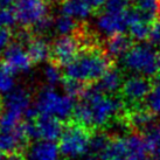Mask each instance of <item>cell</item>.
<instances>
[{
  "mask_svg": "<svg viewBox=\"0 0 160 160\" xmlns=\"http://www.w3.org/2000/svg\"><path fill=\"white\" fill-rule=\"evenodd\" d=\"M112 60L103 46H89L81 49L78 55L67 67H64V77L95 84L108 71L115 67Z\"/></svg>",
  "mask_w": 160,
  "mask_h": 160,
  "instance_id": "obj_1",
  "label": "cell"
},
{
  "mask_svg": "<svg viewBox=\"0 0 160 160\" xmlns=\"http://www.w3.org/2000/svg\"><path fill=\"white\" fill-rule=\"evenodd\" d=\"M92 132L72 119L66 122L63 133L58 139L61 157L66 160H80L82 157L88 154Z\"/></svg>",
  "mask_w": 160,
  "mask_h": 160,
  "instance_id": "obj_2",
  "label": "cell"
},
{
  "mask_svg": "<svg viewBox=\"0 0 160 160\" xmlns=\"http://www.w3.org/2000/svg\"><path fill=\"white\" fill-rule=\"evenodd\" d=\"M157 52L156 47L147 41L137 42L122 58L123 68L137 75L153 77L158 74L156 62Z\"/></svg>",
  "mask_w": 160,
  "mask_h": 160,
  "instance_id": "obj_3",
  "label": "cell"
},
{
  "mask_svg": "<svg viewBox=\"0 0 160 160\" xmlns=\"http://www.w3.org/2000/svg\"><path fill=\"white\" fill-rule=\"evenodd\" d=\"M76 103L68 95H60L52 87L41 89L36 96L35 108L40 115L52 116L62 122H68L72 117Z\"/></svg>",
  "mask_w": 160,
  "mask_h": 160,
  "instance_id": "obj_4",
  "label": "cell"
},
{
  "mask_svg": "<svg viewBox=\"0 0 160 160\" xmlns=\"http://www.w3.org/2000/svg\"><path fill=\"white\" fill-rule=\"evenodd\" d=\"M13 8L19 25L31 28L41 19L50 15V0H15Z\"/></svg>",
  "mask_w": 160,
  "mask_h": 160,
  "instance_id": "obj_5",
  "label": "cell"
},
{
  "mask_svg": "<svg viewBox=\"0 0 160 160\" xmlns=\"http://www.w3.org/2000/svg\"><path fill=\"white\" fill-rule=\"evenodd\" d=\"M151 89V77L133 74L128 78H125L119 92L120 97L124 102L125 109L144 104V101L150 93Z\"/></svg>",
  "mask_w": 160,
  "mask_h": 160,
  "instance_id": "obj_6",
  "label": "cell"
},
{
  "mask_svg": "<svg viewBox=\"0 0 160 160\" xmlns=\"http://www.w3.org/2000/svg\"><path fill=\"white\" fill-rule=\"evenodd\" d=\"M82 48V42L76 34L58 36L50 45L49 62L56 64L60 68L67 67L69 63L74 61Z\"/></svg>",
  "mask_w": 160,
  "mask_h": 160,
  "instance_id": "obj_7",
  "label": "cell"
},
{
  "mask_svg": "<svg viewBox=\"0 0 160 160\" xmlns=\"http://www.w3.org/2000/svg\"><path fill=\"white\" fill-rule=\"evenodd\" d=\"M0 62L13 75L29 70V68L33 64L26 47L22 43L14 40H12L7 48L1 53Z\"/></svg>",
  "mask_w": 160,
  "mask_h": 160,
  "instance_id": "obj_8",
  "label": "cell"
},
{
  "mask_svg": "<svg viewBox=\"0 0 160 160\" xmlns=\"http://www.w3.org/2000/svg\"><path fill=\"white\" fill-rule=\"evenodd\" d=\"M31 140L26 133L23 120L12 130H0V153L2 154H17L23 153Z\"/></svg>",
  "mask_w": 160,
  "mask_h": 160,
  "instance_id": "obj_9",
  "label": "cell"
},
{
  "mask_svg": "<svg viewBox=\"0 0 160 160\" xmlns=\"http://www.w3.org/2000/svg\"><path fill=\"white\" fill-rule=\"evenodd\" d=\"M128 11L123 13H108V12L98 13L96 20V32L98 35L104 38L105 40L109 36L125 33L126 28L129 27Z\"/></svg>",
  "mask_w": 160,
  "mask_h": 160,
  "instance_id": "obj_10",
  "label": "cell"
},
{
  "mask_svg": "<svg viewBox=\"0 0 160 160\" xmlns=\"http://www.w3.org/2000/svg\"><path fill=\"white\" fill-rule=\"evenodd\" d=\"M39 140L56 142L61 138L66 123L58 118L47 115H39L35 119Z\"/></svg>",
  "mask_w": 160,
  "mask_h": 160,
  "instance_id": "obj_11",
  "label": "cell"
},
{
  "mask_svg": "<svg viewBox=\"0 0 160 160\" xmlns=\"http://www.w3.org/2000/svg\"><path fill=\"white\" fill-rule=\"evenodd\" d=\"M26 160H60L61 153L55 142H32L22 153Z\"/></svg>",
  "mask_w": 160,
  "mask_h": 160,
  "instance_id": "obj_12",
  "label": "cell"
},
{
  "mask_svg": "<svg viewBox=\"0 0 160 160\" xmlns=\"http://www.w3.org/2000/svg\"><path fill=\"white\" fill-rule=\"evenodd\" d=\"M134 43L136 42L129 34L119 33V34L107 38L103 42V48L116 62L118 58H124V55L133 47Z\"/></svg>",
  "mask_w": 160,
  "mask_h": 160,
  "instance_id": "obj_13",
  "label": "cell"
},
{
  "mask_svg": "<svg viewBox=\"0 0 160 160\" xmlns=\"http://www.w3.org/2000/svg\"><path fill=\"white\" fill-rule=\"evenodd\" d=\"M4 110L15 112L20 116H25L26 111L31 108V95L26 89L18 88L13 89L6 93L4 98H1Z\"/></svg>",
  "mask_w": 160,
  "mask_h": 160,
  "instance_id": "obj_14",
  "label": "cell"
},
{
  "mask_svg": "<svg viewBox=\"0 0 160 160\" xmlns=\"http://www.w3.org/2000/svg\"><path fill=\"white\" fill-rule=\"evenodd\" d=\"M124 75L123 71L118 68L113 67L108 71L99 81H97L95 84H92L96 89L105 95H119L123 83H124Z\"/></svg>",
  "mask_w": 160,
  "mask_h": 160,
  "instance_id": "obj_15",
  "label": "cell"
},
{
  "mask_svg": "<svg viewBox=\"0 0 160 160\" xmlns=\"http://www.w3.org/2000/svg\"><path fill=\"white\" fill-rule=\"evenodd\" d=\"M61 13L75 19L77 21L84 22L95 12L84 0H61Z\"/></svg>",
  "mask_w": 160,
  "mask_h": 160,
  "instance_id": "obj_16",
  "label": "cell"
},
{
  "mask_svg": "<svg viewBox=\"0 0 160 160\" xmlns=\"http://www.w3.org/2000/svg\"><path fill=\"white\" fill-rule=\"evenodd\" d=\"M50 45L52 43H49L47 38L33 35L31 41L25 47H26L27 52L29 54V58H31L32 62L40 63L46 61V60H49V56H50Z\"/></svg>",
  "mask_w": 160,
  "mask_h": 160,
  "instance_id": "obj_17",
  "label": "cell"
},
{
  "mask_svg": "<svg viewBox=\"0 0 160 160\" xmlns=\"http://www.w3.org/2000/svg\"><path fill=\"white\" fill-rule=\"evenodd\" d=\"M134 9L142 21L152 23L160 18V0H137Z\"/></svg>",
  "mask_w": 160,
  "mask_h": 160,
  "instance_id": "obj_18",
  "label": "cell"
},
{
  "mask_svg": "<svg viewBox=\"0 0 160 160\" xmlns=\"http://www.w3.org/2000/svg\"><path fill=\"white\" fill-rule=\"evenodd\" d=\"M111 137L103 130H96L93 131L90 138L89 144V152L90 154H95V156L102 157V154L107 151L110 142H111Z\"/></svg>",
  "mask_w": 160,
  "mask_h": 160,
  "instance_id": "obj_19",
  "label": "cell"
},
{
  "mask_svg": "<svg viewBox=\"0 0 160 160\" xmlns=\"http://www.w3.org/2000/svg\"><path fill=\"white\" fill-rule=\"evenodd\" d=\"M81 21H77L75 19L70 18L64 14H60L55 18V23H54V32L58 34V36L64 35H72L78 31L81 26Z\"/></svg>",
  "mask_w": 160,
  "mask_h": 160,
  "instance_id": "obj_20",
  "label": "cell"
},
{
  "mask_svg": "<svg viewBox=\"0 0 160 160\" xmlns=\"http://www.w3.org/2000/svg\"><path fill=\"white\" fill-rule=\"evenodd\" d=\"M152 89L144 101V105L154 115L160 113V74L151 77Z\"/></svg>",
  "mask_w": 160,
  "mask_h": 160,
  "instance_id": "obj_21",
  "label": "cell"
},
{
  "mask_svg": "<svg viewBox=\"0 0 160 160\" xmlns=\"http://www.w3.org/2000/svg\"><path fill=\"white\" fill-rule=\"evenodd\" d=\"M150 31H151V23L145 22L142 20L133 21L129 26V35L133 39L134 42L147 41Z\"/></svg>",
  "mask_w": 160,
  "mask_h": 160,
  "instance_id": "obj_22",
  "label": "cell"
},
{
  "mask_svg": "<svg viewBox=\"0 0 160 160\" xmlns=\"http://www.w3.org/2000/svg\"><path fill=\"white\" fill-rule=\"evenodd\" d=\"M61 83L66 93L72 98H80L89 87V84H87L84 82L74 80V78H68V77H63Z\"/></svg>",
  "mask_w": 160,
  "mask_h": 160,
  "instance_id": "obj_23",
  "label": "cell"
},
{
  "mask_svg": "<svg viewBox=\"0 0 160 160\" xmlns=\"http://www.w3.org/2000/svg\"><path fill=\"white\" fill-rule=\"evenodd\" d=\"M43 75H45V78L47 81V83L49 84V87L53 88L54 85H56L58 83L62 82L63 77H62V72L60 70V67L54 64V63L49 62L47 66H46L45 70H43Z\"/></svg>",
  "mask_w": 160,
  "mask_h": 160,
  "instance_id": "obj_24",
  "label": "cell"
},
{
  "mask_svg": "<svg viewBox=\"0 0 160 160\" xmlns=\"http://www.w3.org/2000/svg\"><path fill=\"white\" fill-rule=\"evenodd\" d=\"M14 89V77L0 62V93H8Z\"/></svg>",
  "mask_w": 160,
  "mask_h": 160,
  "instance_id": "obj_25",
  "label": "cell"
},
{
  "mask_svg": "<svg viewBox=\"0 0 160 160\" xmlns=\"http://www.w3.org/2000/svg\"><path fill=\"white\" fill-rule=\"evenodd\" d=\"M130 8V0H105L103 12L108 13H123Z\"/></svg>",
  "mask_w": 160,
  "mask_h": 160,
  "instance_id": "obj_26",
  "label": "cell"
},
{
  "mask_svg": "<svg viewBox=\"0 0 160 160\" xmlns=\"http://www.w3.org/2000/svg\"><path fill=\"white\" fill-rule=\"evenodd\" d=\"M17 21V17H15V12L14 8H0V29L1 28H6L9 29L12 27L15 26Z\"/></svg>",
  "mask_w": 160,
  "mask_h": 160,
  "instance_id": "obj_27",
  "label": "cell"
},
{
  "mask_svg": "<svg viewBox=\"0 0 160 160\" xmlns=\"http://www.w3.org/2000/svg\"><path fill=\"white\" fill-rule=\"evenodd\" d=\"M147 42L154 47L160 46V18H158L154 22L151 23V31H150Z\"/></svg>",
  "mask_w": 160,
  "mask_h": 160,
  "instance_id": "obj_28",
  "label": "cell"
},
{
  "mask_svg": "<svg viewBox=\"0 0 160 160\" xmlns=\"http://www.w3.org/2000/svg\"><path fill=\"white\" fill-rule=\"evenodd\" d=\"M84 1L92 8L95 13H99V11L103 9L105 4V0H84Z\"/></svg>",
  "mask_w": 160,
  "mask_h": 160,
  "instance_id": "obj_29",
  "label": "cell"
},
{
  "mask_svg": "<svg viewBox=\"0 0 160 160\" xmlns=\"http://www.w3.org/2000/svg\"><path fill=\"white\" fill-rule=\"evenodd\" d=\"M0 160H26L22 153H17V154H2L0 153Z\"/></svg>",
  "mask_w": 160,
  "mask_h": 160,
  "instance_id": "obj_30",
  "label": "cell"
},
{
  "mask_svg": "<svg viewBox=\"0 0 160 160\" xmlns=\"http://www.w3.org/2000/svg\"><path fill=\"white\" fill-rule=\"evenodd\" d=\"M15 0H0V8H11L14 6Z\"/></svg>",
  "mask_w": 160,
  "mask_h": 160,
  "instance_id": "obj_31",
  "label": "cell"
},
{
  "mask_svg": "<svg viewBox=\"0 0 160 160\" xmlns=\"http://www.w3.org/2000/svg\"><path fill=\"white\" fill-rule=\"evenodd\" d=\"M80 160H102V159H101V157L88 153V154H85L84 157H82V158H81Z\"/></svg>",
  "mask_w": 160,
  "mask_h": 160,
  "instance_id": "obj_32",
  "label": "cell"
},
{
  "mask_svg": "<svg viewBox=\"0 0 160 160\" xmlns=\"http://www.w3.org/2000/svg\"><path fill=\"white\" fill-rule=\"evenodd\" d=\"M156 62H157V69H158V74H160V50H158V52H157Z\"/></svg>",
  "mask_w": 160,
  "mask_h": 160,
  "instance_id": "obj_33",
  "label": "cell"
},
{
  "mask_svg": "<svg viewBox=\"0 0 160 160\" xmlns=\"http://www.w3.org/2000/svg\"><path fill=\"white\" fill-rule=\"evenodd\" d=\"M152 156L154 158V160H160V146L157 148L156 151L152 153Z\"/></svg>",
  "mask_w": 160,
  "mask_h": 160,
  "instance_id": "obj_34",
  "label": "cell"
},
{
  "mask_svg": "<svg viewBox=\"0 0 160 160\" xmlns=\"http://www.w3.org/2000/svg\"><path fill=\"white\" fill-rule=\"evenodd\" d=\"M2 111H4V105H2V101H1V98H0V117L2 115Z\"/></svg>",
  "mask_w": 160,
  "mask_h": 160,
  "instance_id": "obj_35",
  "label": "cell"
}]
</instances>
